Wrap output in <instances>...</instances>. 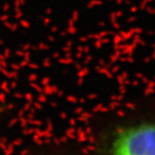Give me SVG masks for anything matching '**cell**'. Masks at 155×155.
Wrapping results in <instances>:
<instances>
[{
    "mask_svg": "<svg viewBox=\"0 0 155 155\" xmlns=\"http://www.w3.org/2000/svg\"><path fill=\"white\" fill-rule=\"evenodd\" d=\"M104 155H155V118L117 124L104 135Z\"/></svg>",
    "mask_w": 155,
    "mask_h": 155,
    "instance_id": "6da1fadb",
    "label": "cell"
}]
</instances>
